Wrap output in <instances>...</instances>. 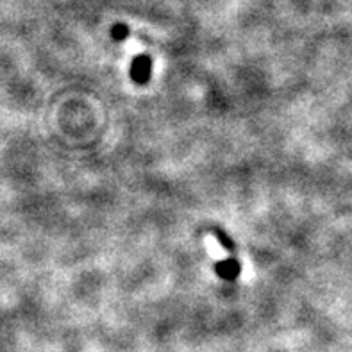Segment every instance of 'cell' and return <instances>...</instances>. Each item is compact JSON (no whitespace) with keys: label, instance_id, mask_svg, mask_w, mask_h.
I'll return each mask as SVG.
<instances>
[{"label":"cell","instance_id":"cell-1","mask_svg":"<svg viewBox=\"0 0 352 352\" xmlns=\"http://www.w3.org/2000/svg\"><path fill=\"white\" fill-rule=\"evenodd\" d=\"M148 67H151V63L145 56H140L136 61H134V77L138 80H145L148 77Z\"/></svg>","mask_w":352,"mask_h":352},{"label":"cell","instance_id":"cell-2","mask_svg":"<svg viewBox=\"0 0 352 352\" xmlns=\"http://www.w3.org/2000/svg\"><path fill=\"white\" fill-rule=\"evenodd\" d=\"M127 34H129V31H127V27L125 25H115V29H113V36H115L116 40H122V38H125Z\"/></svg>","mask_w":352,"mask_h":352}]
</instances>
